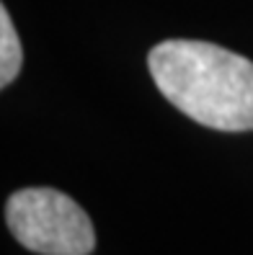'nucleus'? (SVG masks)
Instances as JSON below:
<instances>
[{"instance_id":"f257e3e1","label":"nucleus","mask_w":253,"mask_h":255,"mask_svg":"<svg viewBox=\"0 0 253 255\" xmlns=\"http://www.w3.org/2000/svg\"><path fill=\"white\" fill-rule=\"evenodd\" d=\"M147 70L171 106L217 131H253V62L212 41L166 39Z\"/></svg>"},{"instance_id":"f03ea898","label":"nucleus","mask_w":253,"mask_h":255,"mask_svg":"<svg viewBox=\"0 0 253 255\" xmlns=\"http://www.w3.org/2000/svg\"><path fill=\"white\" fill-rule=\"evenodd\" d=\"M5 224L39 255H91L96 230L85 209L57 188H21L5 201Z\"/></svg>"},{"instance_id":"7ed1b4c3","label":"nucleus","mask_w":253,"mask_h":255,"mask_svg":"<svg viewBox=\"0 0 253 255\" xmlns=\"http://www.w3.org/2000/svg\"><path fill=\"white\" fill-rule=\"evenodd\" d=\"M21 65H23L21 39L10 21L8 8H0V88H8L18 78Z\"/></svg>"}]
</instances>
